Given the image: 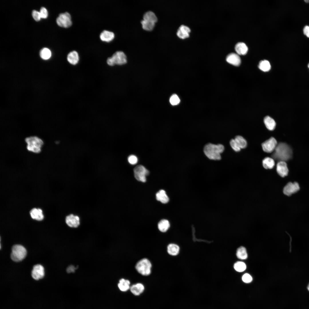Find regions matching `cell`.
<instances>
[{
	"mask_svg": "<svg viewBox=\"0 0 309 309\" xmlns=\"http://www.w3.org/2000/svg\"><path fill=\"white\" fill-rule=\"evenodd\" d=\"M272 157L280 161H287L292 157V151L290 147L287 144L280 143L278 144Z\"/></svg>",
	"mask_w": 309,
	"mask_h": 309,
	"instance_id": "obj_1",
	"label": "cell"
},
{
	"mask_svg": "<svg viewBox=\"0 0 309 309\" xmlns=\"http://www.w3.org/2000/svg\"><path fill=\"white\" fill-rule=\"evenodd\" d=\"M224 150V146L221 144H215L209 143L205 146L203 151L205 155L209 159L217 160L221 159V154Z\"/></svg>",
	"mask_w": 309,
	"mask_h": 309,
	"instance_id": "obj_2",
	"label": "cell"
},
{
	"mask_svg": "<svg viewBox=\"0 0 309 309\" xmlns=\"http://www.w3.org/2000/svg\"><path fill=\"white\" fill-rule=\"evenodd\" d=\"M26 254V249L22 245H15L12 247L10 256L13 261L15 262L21 261L25 258Z\"/></svg>",
	"mask_w": 309,
	"mask_h": 309,
	"instance_id": "obj_3",
	"label": "cell"
},
{
	"mask_svg": "<svg viewBox=\"0 0 309 309\" xmlns=\"http://www.w3.org/2000/svg\"><path fill=\"white\" fill-rule=\"evenodd\" d=\"M152 265L147 258H143L138 261L136 265L135 268L140 274L144 276L150 275L151 272Z\"/></svg>",
	"mask_w": 309,
	"mask_h": 309,
	"instance_id": "obj_4",
	"label": "cell"
},
{
	"mask_svg": "<svg viewBox=\"0 0 309 309\" xmlns=\"http://www.w3.org/2000/svg\"><path fill=\"white\" fill-rule=\"evenodd\" d=\"M127 58L126 55L122 51H118L114 53L111 57L107 60V64L110 66L115 64L122 65L126 63Z\"/></svg>",
	"mask_w": 309,
	"mask_h": 309,
	"instance_id": "obj_5",
	"label": "cell"
},
{
	"mask_svg": "<svg viewBox=\"0 0 309 309\" xmlns=\"http://www.w3.org/2000/svg\"><path fill=\"white\" fill-rule=\"evenodd\" d=\"M134 176L138 181L142 182L146 181V176L149 174V171L144 166L139 165L136 166L134 169Z\"/></svg>",
	"mask_w": 309,
	"mask_h": 309,
	"instance_id": "obj_6",
	"label": "cell"
},
{
	"mask_svg": "<svg viewBox=\"0 0 309 309\" xmlns=\"http://www.w3.org/2000/svg\"><path fill=\"white\" fill-rule=\"evenodd\" d=\"M56 21L59 26L65 28L70 27L72 23L71 15L68 12L60 14L56 19Z\"/></svg>",
	"mask_w": 309,
	"mask_h": 309,
	"instance_id": "obj_7",
	"label": "cell"
},
{
	"mask_svg": "<svg viewBox=\"0 0 309 309\" xmlns=\"http://www.w3.org/2000/svg\"><path fill=\"white\" fill-rule=\"evenodd\" d=\"M277 144L276 139L274 138L271 137L263 142L262 146V149L264 152L270 153L275 150Z\"/></svg>",
	"mask_w": 309,
	"mask_h": 309,
	"instance_id": "obj_8",
	"label": "cell"
},
{
	"mask_svg": "<svg viewBox=\"0 0 309 309\" xmlns=\"http://www.w3.org/2000/svg\"><path fill=\"white\" fill-rule=\"evenodd\" d=\"M44 275V268L42 265L38 264L34 266L31 272V276L34 279L39 280L43 278Z\"/></svg>",
	"mask_w": 309,
	"mask_h": 309,
	"instance_id": "obj_9",
	"label": "cell"
},
{
	"mask_svg": "<svg viewBox=\"0 0 309 309\" xmlns=\"http://www.w3.org/2000/svg\"><path fill=\"white\" fill-rule=\"evenodd\" d=\"M299 189V185L296 182L293 183L290 182L284 187L283 189V193L285 195L289 196L296 192Z\"/></svg>",
	"mask_w": 309,
	"mask_h": 309,
	"instance_id": "obj_10",
	"label": "cell"
},
{
	"mask_svg": "<svg viewBox=\"0 0 309 309\" xmlns=\"http://www.w3.org/2000/svg\"><path fill=\"white\" fill-rule=\"evenodd\" d=\"M65 221L68 226L72 228L77 227L80 225L79 217L73 214L67 216L66 218Z\"/></svg>",
	"mask_w": 309,
	"mask_h": 309,
	"instance_id": "obj_11",
	"label": "cell"
},
{
	"mask_svg": "<svg viewBox=\"0 0 309 309\" xmlns=\"http://www.w3.org/2000/svg\"><path fill=\"white\" fill-rule=\"evenodd\" d=\"M276 170L278 173L282 177L287 175L288 170L286 162L284 161L278 162L277 165Z\"/></svg>",
	"mask_w": 309,
	"mask_h": 309,
	"instance_id": "obj_12",
	"label": "cell"
},
{
	"mask_svg": "<svg viewBox=\"0 0 309 309\" xmlns=\"http://www.w3.org/2000/svg\"><path fill=\"white\" fill-rule=\"evenodd\" d=\"M226 61L228 63L233 65L238 66L241 62V59L239 55L235 53H231L227 56Z\"/></svg>",
	"mask_w": 309,
	"mask_h": 309,
	"instance_id": "obj_13",
	"label": "cell"
},
{
	"mask_svg": "<svg viewBox=\"0 0 309 309\" xmlns=\"http://www.w3.org/2000/svg\"><path fill=\"white\" fill-rule=\"evenodd\" d=\"M190 29L184 25L180 26L177 32V35L180 38L184 39L189 37L190 32Z\"/></svg>",
	"mask_w": 309,
	"mask_h": 309,
	"instance_id": "obj_14",
	"label": "cell"
},
{
	"mask_svg": "<svg viewBox=\"0 0 309 309\" xmlns=\"http://www.w3.org/2000/svg\"><path fill=\"white\" fill-rule=\"evenodd\" d=\"M30 214L33 219L37 221H41L44 218L42 211L40 209L34 208L30 211Z\"/></svg>",
	"mask_w": 309,
	"mask_h": 309,
	"instance_id": "obj_15",
	"label": "cell"
},
{
	"mask_svg": "<svg viewBox=\"0 0 309 309\" xmlns=\"http://www.w3.org/2000/svg\"><path fill=\"white\" fill-rule=\"evenodd\" d=\"M100 37L102 41L109 42L114 39V34L112 32L104 30L100 34Z\"/></svg>",
	"mask_w": 309,
	"mask_h": 309,
	"instance_id": "obj_16",
	"label": "cell"
},
{
	"mask_svg": "<svg viewBox=\"0 0 309 309\" xmlns=\"http://www.w3.org/2000/svg\"><path fill=\"white\" fill-rule=\"evenodd\" d=\"M79 58L78 53L76 51H72L68 54L67 60L71 64L75 65L77 64L79 60Z\"/></svg>",
	"mask_w": 309,
	"mask_h": 309,
	"instance_id": "obj_17",
	"label": "cell"
},
{
	"mask_svg": "<svg viewBox=\"0 0 309 309\" xmlns=\"http://www.w3.org/2000/svg\"><path fill=\"white\" fill-rule=\"evenodd\" d=\"M131 292L134 295L138 296L144 291V285L140 283H137L132 285L130 288Z\"/></svg>",
	"mask_w": 309,
	"mask_h": 309,
	"instance_id": "obj_18",
	"label": "cell"
},
{
	"mask_svg": "<svg viewBox=\"0 0 309 309\" xmlns=\"http://www.w3.org/2000/svg\"><path fill=\"white\" fill-rule=\"evenodd\" d=\"M235 49L237 54L239 55H245L247 53L248 49L246 45L243 42L237 43L235 46Z\"/></svg>",
	"mask_w": 309,
	"mask_h": 309,
	"instance_id": "obj_19",
	"label": "cell"
},
{
	"mask_svg": "<svg viewBox=\"0 0 309 309\" xmlns=\"http://www.w3.org/2000/svg\"><path fill=\"white\" fill-rule=\"evenodd\" d=\"M156 198L157 200L164 204L167 203L169 201V198L166 192L163 190H160L157 193Z\"/></svg>",
	"mask_w": 309,
	"mask_h": 309,
	"instance_id": "obj_20",
	"label": "cell"
},
{
	"mask_svg": "<svg viewBox=\"0 0 309 309\" xmlns=\"http://www.w3.org/2000/svg\"><path fill=\"white\" fill-rule=\"evenodd\" d=\"M130 282L128 280L122 278L119 280L118 286L119 290L122 292H126L130 288Z\"/></svg>",
	"mask_w": 309,
	"mask_h": 309,
	"instance_id": "obj_21",
	"label": "cell"
},
{
	"mask_svg": "<svg viewBox=\"0 0 309 309\" xmlns=\"http://www.w3.org/2000/svg\"><path fill=\"white\" fill-rule=\"evenodd\" d=\"M264 122L267 128L270 130H273L275 128L276 123L275 120L270 117L267 116L264 119Z\"/></svg>",
	"mask_w": 309,
	"mask_h": 309,
	"instance_id": "obj_22",
	"label": "cell"
},
{
	"mask_svg": "<svg viewBox=\"0 0 309 309\" xmlns=\"http://www.w3.org/2000/svg\"><path fill=\"white\" fill-rule=\"evenodd\" d=\"M167 251L169 254L173 256L176 255L179 253V247L176 244L171 243L167 246Z\"/></svg>",
	"mask_w": 309,
	"mask_h": 309,
	"instance_id": "obj_23",
	"label": "cell"
},
{
	"mask_svg": "<svg viewBox=\"0 0 309 309\" xmlns=\"http://www.w3.org/2000/svg\"><path fill=\"white\" fill-rule=\"evenodd\" d=\"M169 222L166 219H162L158 223V226L159 230L161 232H165L167 231L170 227Z\"/></svg>",
	"mask_w": 309,
	"mask_h": 309,
	"instance_id": "obj_24",
	"label": "cell"
},
{
	"mask_svg": "<svg viewBox=\"0 0 309 309\" xmlns=\"http://www.w3.org/2000/svg\"><path fill=\"white\" fill-rule=\"evenodd\" d=\"M263 167L266 169H272L275 165V162L272 158L267 157L262 161Z\"/></svg>",
	"mask_w": 309,
	"mask_h": 309,
	"instance_id": "obj_25",
	"label": "cell"
},
{
	"mask_svg": "<svg viewBox=\"0 0 309 309\" xmlns=\"http://www.w3.org/2000/svg\"><path fill=\"white\" fill-rule=\"evenodd\" d=\"M143 20L155 23L157 21V18L154 13L152 11L146 12L144 15Z\"/></svg>",
	"mask_w": 309,
	"mask_h": 309,
	"instance_id": "obj_26",
	"label": "cell"
},
{
	"mask_svg": "<svg viewBox=\"0 0 309 309\" xmlns=\"http://www.w3.org/2000/svg\"><path fill=\"white\" fill-rule=\"evenodd\" d=\"M237 257L241 260H245L247 257V254L245 247L241 246L237 249L236 252Z\"/></svg>",
	"mask_w": 309,
	"mask_h": 309,
	"instance_id": "obj_27",
	"label": "cell"
},
{
	"mask_svg": "<svg viewBox=\"0 0 309 309\" xmlns=\"http://www.w3.org/2000/svg\"><path fill=\"white\" fill-rule=\"evenodd\" d=\"M259 69L263 71H268L271 68V65L269 62L267 60L261 61L259 64Z\"/></svg>",
	"mask_w": 309,
	"mask_h": 309,
	"instance_id": "obj_28",
	"label": "cell"
},
{
	"mask_svg": "<svg viewBox=\"0 0 309 309\" xmlns=\"http://www.w3.org/2000/svg\"><path fill=\"white\" fill-rule=\"evenodd\" d=\"M234 140L241 149L245 148L246 147L247 141L242 136L239 135L237 136L235 138Z\"/></svg>",
	"mask_w": 309,
	"mask_h": 309,
	"instance_id": "obj_29",
	"label": "cell"
},
{
	"mask_svg": "<svg viewBox=\"0 0 309 309\" xmlns=\"http://www.w3.org/2000/svg\"><path fill=\"white\" fill-rule=\"evenodd\" d=\"M39 54L41 58L44 60H47L49 59L52 55L51 51L47 48H42L40 50Z\"/></svg>",
	"mask_w": 309,
	"mask_h": 309,
	"instance_id": "obj_30",
	"label": "cell"
},
{
	"mask_svg": "<svg viewBox=\"0 0 309 309\" xmlns=\"http://www.w3.org/2000/svg\"><path fill=\"white\" fill-rule=\"evenodd\" d=\"M142 27L147 31H151L154 28L155 23L153 22L143 20L141 21Z\"/></svg>",
	"mask_w": 309,
	"mask_h": 309,
	"instance_id": "obj_31",
	"label": "cell"
},
{
	"mask_svg": "<svg viewBox=\"0 0 309 309\" xmlns=\"http://www.w3.org/2000/svg\"><path fill=\"white\" fill-rule=\"evenodd\" d=\"M234 268L236 271L239 272L244 271L246 269L245 264L242 262H238L234 265Z\"/></svg>",
	"mask_w": 309,
	"mask_h": 309,
	"instance_id": "obj_32",
	"label": "cell"
},
{
	"mask_svg": "<svg viewBox=\"0 0 309 309\" xmlns=\"http://www.w3.org/2000/svg\"><path fill=\"white\" fill-rule=\"evenodd\" d=\"M169 101L171 104L174 106L178 104L180 102V100L177 95L174 94L171 97Z\"/></svg>",
	"mask_w": 309,
	"mask_h": 309,
	"instance_id": "obj_33",
	"label": "cell"
},
{
	"mask_svg": "<svg viewBox=\"0 0 309 309\" xmlns=\"http://www.w3.org/2000/svg\"><path fill=\"white\" fill-rule=\"evenodd\" d=\"M230 144L233 149L236 152L239 151L241 148L239 146L234 139H231L230 142Z\"/></svg>",
	"mask_w": 309,
	"mask_h": 309,
	"instance_id": "obj_34",
	"label": "cell"
},
{
	"mask_svg": "<svg viewBox=\"0 0 309 309\" xmlns=\"http://www.w3.org/2000/svg\"><path fill=\"white\" fill-rule=\"evenodd\" d=\"M128 161L131 164L134 165L136 164L138 162V159L137 157L135 155H130L128 157Z\"/></svg>",
	"mask_w": 309,
	"mask_h": 309,
	"instance_id": "obj_35",
	"label": "cell"
},
{
	"mask_svg": "<svg viewBox=\"0 0 309 309\" xmlns=\"http://www.w3.org/2000/svg\"><path fill=\"white\" fill-rule=\"evenodd\" d=\"M242 281L246 283H250L252 280V277L250 274L247 273L244 274L242 276Z\"/></svg>",
	"mask_w": 309,
	"mask_h": 309,
	"instance_id": "obj_36",
	"label": "cell"
},
{
	"mask_svg": "<svg viewBox=\"0 0 309 309\" xmlns=\"http://www.w3.org/2000/svg\"><path fill=\"white\" fill-rule=\"evenodd\" d=\"M41 18L45 19L47 17L48 13L47 9L44 7H41L39 11Z\"/></svg>",
	"mask_w": 309,
	"mask_h": 309,
	"instance_id": "obj_37",
	"label": "cell"
},
{
	"mask_svg": "<svg viewBox=\"0 0 309 309\" xmlns=\"http://www.w3.org/2000/svg\"><path fill=\"white\" fill-rule=\"evenodd\" d=\"M32 16L34 19L36 21H39L41 18L39 12L35 10L32 11Z\"/></svg>",
	"mask_w": 309,
	"mask_h": 309,
	"instance_id": "obj_38",
	"label": "cell"
},
{
	"mask_svg": "<svg viewBox=\"0 0 309 309\" xmlns=\"http://www.w3.org/2000/svg\"><path fill=\"white\" fill-rule=\"evenodd\" d=\"M77 268L75 267L73 265H70L66 269V271L67 272L69 273H73L74 272L75 270Z\"/></svg>",
	"mask_w": 309,
	"mask_h": 309,
	"instance_id": "obj_39",
	"label": "cell"
},
{
	"mask_svg": "<svg viewBox=\"0 0 309 309\" xmlns=\"http://www.w3.org/2000/svg\"><path fill=\"white\" fill-rule=\"evenodd\" d=\"M303 31L304 34L309 37V26H305L303 29Z\"/></svg>",
	"mask_w": 309,
	"mask_h": 309,
	"instance_id": "obj_40",
	"label": "cell"
},
{
	"mask_svg": "<svg viewBox=\"0 0 309 309\" xmlns=\"http://www.w3.org/2000/svg\"><path fill=\"white\" fill-rule=\"evenodd\" d=\"M305 2H307V3H308V2H309V0H305Z\"/></svg>",
	"mask_w": 309,
	"mask_h": 309,
	"instance_id": "obj_41",
	"label": "cell"
},
{
	"mask_svg": "<svg viewBox=\"0 0 309 309\" xmlns=\"http://www.w3.org/2000/svg\"><path fill=\"white\" fill-rule=\"evenodd\" d=\"M307 289H308V290L309 291V284H308V286Z\"/></svg>",
	"mask_w": 309,
	"mask_h": 309,
	"instance_id": "obj_42",
	"label": "cell"
},
{
	"mask_svg": "<svg viewBox=\"0 0 309 309\" xmlns=\"http://www.w3.org/2000/svg\"><path fill=\"white\" fill-rule=\"evenodd\" d=\"M308 68H309V64H308Z\"/></svg>",
	"mask_w": 309,
	"mask_h": 309,
	"instance_id": "obj_43",
	"label": "cell"
}]
</instances>
